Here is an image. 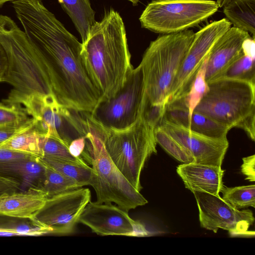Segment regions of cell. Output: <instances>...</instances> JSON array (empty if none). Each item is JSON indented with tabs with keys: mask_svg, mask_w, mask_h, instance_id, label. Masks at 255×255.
<instances>
[{
	"mask_svg": "<svg viewBox=\"0 0 255 255\" xmlns=\"http://www.w3.org/2000/svg\"><path fill=\"white\" fill-rule=\"evenodd\" d=\"M11 3L24 30L14 23L1 39L8 63L4 82L16 93L53 94L68 109L92 113L102 96L86 69L82 43L41 0Z\"/></svg>",
	"mask_w": 255,
	"mask_h": 255,
	"instance_id": "cell-1",
	"label": "cell"
},
{
	"mask_svg": "<svg viewBox=\"0 0 255 255\" xmlns=\"http://www.w3.org/2000/svg\"><path fill=\"white\" fill-rule=\"evenodd\" d=\"M82 44L86 69L102 101L113 97L133 68L125 24L119 13L113 8L105 11Z\"/></svg>",
	"mask_w": 255,
	"mask_h": 255,
	"instance_id": "cell-2",
	"label": "cell"
},
{
	"mask_svg": "<svg viewBox=\"0 0 255 255\" xmlns=\"http://www.w3.org/2000/svg\"><path fill=\"white\" fill-rule=\"evenodd\" d=\"M194 36L192 30L187 29L162 34L150 43L139 64L143 77V110L165 108Z\"/></svg>",
	"mask_w": 255,
	"mask_h": 255,
	"instance_id": "cell-3",
	"label": "cell"
},
{
	"mask_svg": "<svg viewBox=\"0 0 255 255\" xmlns=\"http://www.w3.org/2000/svg\"><path fill=\"white\" fill-rule=\"evenodd\" d=\"M88 126L102 140L111 160L134 187L142 189L140 177L145 162L156 153L155 126L140 112L136 121L128 127L116 129L104 127L85 114Z\"/></svg>",
	"mask_w": 255,
	"mask_h": 255,
	"instance_id": "cell-4",
	"label": "cell"
},
{
	"mask_svg": "<svg viewBox=\"0 0 255 255\" xmlns=\"http://www.w3.org/2000/svg\"><path fill=\"white\" fill-rule=\"evenodd\" d=\"M207 84V91L193 112L231 128L242 129L254 141L255 84L225 78L214 79Z\"/></svg>",
	"mask_w": 255,
	"mask_h": 255,
	"instance_id": "cell-5",
	"label": "cell"
},
{
	"mask_svg": "<svg viewBox=\"0 0 255 255\" xmlns=\"http://www.w3.org/2000/svg\"><path fill=\"white\" fill-rule=\"evenodd\" d=\"M86 135L88 159L92 165L89 185L94 189L99 203H115L128 212L147 203L116 166L107 152L102 140L91 128Z\"/></svg>",
	"mask_w": 255,
	"mask_h": 255,
	"instance_id": "cell-6",
	"label": "cell"
},
{
	"mask_svg": "<svg viewBox=\"0 0 255 255\" xmlns=\"http://www.w3.org/2000/svg\"><path fill=\"white\" fill-rule=\"evenodd\" d=\"M2 102L23 106L34 120V128L39 133L60 138L68 145L76 138L86 136L88 132L84 113L62 106L53 94L9 93Z\"/></svg>",
	"mask_w": 255,
	"mask_h": 255,
	"instance_id": "cell-7",
	"label": "cell"
},
{
	"mask_svg": "<svg viewBox=\"0 0 255 255\" xmlns=\"http://www.w3.org/2000/svg\"><path fill=\"white\" fill-rule=\"evenodd\" d=\"M213 0H154L139 18L142 27L155 33H177L195 26L215 13Z\"/></svg>",
	"mask_w": 255,
	"mask_h": 255,
	"instance_id": "cell-8",
	"label": "cell"
},
{
	"mask_svg": "<svg viewBox=\"0 0 255 255\" xmlns=\"http://www.w3.org/2000/svg\"><path fill=\"white\" fill-rule=\"evenodd\" d=\"M144 89L139 65L128 73L123 87L113 97L102 101L90 117L104 127L121 129L133 124L140 114Z\"/></svg>",
	"mask_w": 255,
	"mask_h": 255,
	"instance_id": "cell-9",
	"label": "cell"
},
{
	"mask_svg": "<svg viewBox=\"0 0 255 255\" xmlns=\"http://www.w3.org/2000/svg\"><path fill=\"white\" fill-rule=\"evenodd\" d=\"M231 25L226 18H223L210 23L195 33L193 42L172 85L167 104L186 95L210 49Z\"/></svg>",
	"mask_w": 255,
	"mask_h": 255,
	"instance_id": "cell-10",
	"label": "cell"
},
{
	"mask_svg": "<svg viewBox=\"0 0 255 255\" xmlns=\"http://www.w3.org/2000/svg\"><path fill=\"white\" fill-rule=\"evenodd\" d=\"M199 210L200 226L217 233L219 229L234 236H252L249 228L255 221L249 209L240 210L224 201L220 196L200 192H193Z\"/></svg>",
	"mask_w": 255,
	"mask_h": 255,
	"instance_id": "cell-11",
	"label": "cell"
},
{
	"mask_svg": "<svg viewBox=\"0 0 255 255\" xmlns=\"http://www.w3.org/2000/svg\"><path fill=\"white\" fill-rule=\"evenodd\" d=\"M91 197L88 188L80 187L47 198L35 219L50 228L51 234H70Z\"/></svg>",
	"mask_w": 255,
	"mask_h": 255,
	"instance_id": "cell-12",
	"label": "cell"
},
{
	"mask_svg": "<svg viewBox=\"0 0 255 255\" xmlns=\"http://www.w3.org/2000/svg\"><path fill=\"white\" fill-rule=\"evenodd\" d=\"M78 222L101 236L143 237L148 234L145 227L131 218L128 212L111 203L90 201Z\"/></svg>",
	"mask_w": 255,
	"mask_h": 255,
	"instance_id": "cell-13",
	"label": "cell"
},
{
	"mask_svg": "<svg viewBox=\"0 0 255 255\" xmlns=\"http://www.w3.org/2000/svg\"><path fill=\"white\" fill-rule=\"evenodd\" d=\"M181 144L194 162L221 167L229 147L226 139L210 137L188 130L163 119L156 126Z\"/></svg>",
	"mask_w": 255,
	"mask_h": 255,
	"instance_id": "cell-14",
	"label": "cell"
},
{
	"mask_svg": "<svg viewBox=\"0 0 255 255\" xmlns=\"http://www.w3.org/2000/svg\"><path fill=\"white\" fill-rule=\"evenodd\" d=\"M249 36L248 32L233 26L218 39L207 55L205 72L207 83L219 78L243 54V41Z\"/></svg>",
	"mask_w": 255,
	"mask_h": 255,
	"instance_id": "cell-15",
	"label": "cell"
},
{
	"mask_svg": "<svg viewBox=\"0 0 255 255\" xmlns=\"http://www.w3.org/2000/svg\"><path fill=\"white\" fill-rule=\"evenodd\" d=\"M162 119L194 132L214 138H227V134L231 129L201 114L195 112L190 114L181 98L165 105Z\"/></svg>",
	"mask_w": 255,
	"mask_h": 255,
	"instance_id": "cell-16",
	"label": "cell"
},
{
	"mask_svg": "<svg viewBox=\"0 0 255 255\" xmlns=\"http://www.w3.org/2000/svg\"><path fill=\"white\" fill-rule=\"evenodd\" d=\"M176 171L185 187L192 193L205 192L220 196L224 186V170L221 167L192 162L178 165Z\"/></svg>",
	"mask_w": 255,
	"mask_h": 255,
	"instance_id": "cell-17",
	"label": "cell"
},
{
	"mask_svg": "<svg viewBox=\"0 0 255 255\" xmlns=\"http://www.w3.org/2000/svg\"><path fill=\"white\" fill-rule=\"evenodd\" d=\"M47 198L46 194L37 189L4 193L0 196V215L34 220Z\"/></svg>",
	"mask_w": 255,
	"mask_h": 255,
	"instance_id": "cell-18",
	"label": "cell"
},
{
	"mask_svg": "<svg viewBox=\"0 0 255 255\" xmlns=\"http://www.w3.org/2000/svg\"><path fill=\"white\" fill-rule=\"evenodd\" d=\"M0 174L18 180L20 191L30 189L42 190L46 177L45 165L39 157H27L0 161Z\"/></svg>",
	"mask_w": 255,
	"mask_h": 255,
	"instance_id": "cell-19",
	"label": "cell"
},
{
	"mask_svg": "<svg viewBox=\"0 0 255 255\" xmlns=\"http://www.w3.org/2000/svg\"><path fill=\"white\" fill-rule=\"evenodd\" d=\"M223 12L234 26L255 35V0H226Z\"/></svg>",
	"mask_w": 255,
	"mask_h": 255,
	"instance_id": "cell-20",
	"label": "cell"
},
{
	"mask_svg": "<svg viewBox=\"0 0 255 255\" xmlns=\"http://www.w3.org/2000/svg\"><path fill=\"white\" fill-rule=\"evenodd\" d=\"M70 17L84 42L95 22V12L90 0H58Z\"/></svg>",
	"mask_w": 255,
	"mask_h": 255,
	"instance_id": "cell-21",
	"label": "cell"
},
{
	"mask_svg": "<svg viewBox=\"0 0 255 255\" xmlns=\"http://www.w3.org/2000/svg\"><path fill=\"white\" fill-rule=\"evenodd\" d=\"M52 230L34 220L0 215V236H37L51 234Z\"/></svg>",
	"mask_w": 255,
	"mask_h": 255,
	"instance_id": "cell-22",
	"label": "cell"
},
{
	"mask_svg": "<svg viewBox=\"0 0 255 255\" xmlns=\"http://www.w3.org/2000/svg\"><path fill=\"white\" fill-rule=\"evenodd\" d=\"M39 135L40 133L35 129L34 120L28 127L0 144V148L41 157L39 144Z\"/></svg>",
	"mask_w": 255,
	"mask_h": 255,
	"instance_id": "cell-23",
	"label": "cell"
},
{
	"mask_svg": "<svg viewBox=\"0 0 255 255\" xmlns=\"http://www.w3.org/2000/svg\"><path fill=\"white\" fill-rule=\"evenodd\" d=\"M40 159L55 170L75 180L81 187L89 185L92 169L87 164L52 158L42 157Z\"/></svg>",
	"mask_w": 255,
	"mask_h": 255,
	"instance_id": "cell-24",
	"label": "cell"
},
{
	"mask_svg": "<svg viewBox=\"0 0 255 255\" xmlns=\"http://www.w3.org/2000/svg\"><path fill=\"white\" fill-rule=\"evenodd\" d=\"M39 144L41 157L56 158L85 164L81 157L72 155L68 149L69 145L60 138L49 135L40 134Z\"/></svg>",
	"mask_w": 255,
	"mask_h": 255,
	"instance_id": "cell-25",
	"label": "cell"
},
{
	"mask_svg": "<svg viewBox=\"0 0 255 255\" xmlns=\"http://www.w3.org/2000/svg\"><path fill=\"white\" fill-rule=\"evenodd\" d=\"M42 162L45 165L46 177L42 190L46 194L47 198L81 187L73 179Z\"/></svg>",
	"mask_w": 255,
	"mask_h": 255,
	"instance_id": "cell-26",
	"label": "cell"
},
{
	"mask_svg": "<svg viewBox=\"0 0 255 255\" xmlns=\"http://www.w3.org/2000/svg\"><path fill=\"white\" fill-rule=\"evenodd\" d=\"M223 200L237 209L255 207V185L225 187L221 192Z\"/></svg>",
	"mask_w": 255,
	"mask_h": 255,
	"instance_id": "cell-27",
	"label": "cell"
},
{
	"mask_svg": "<svg viewBox=\"0 0 255 255\" xmlns=\"http://www.w3.org/2000/svg\"><path fill=\"white\" fill-rule=\"evenodd\" d=\"M255 60L243 53L230 65L219 78L237 79L255 84Z\"/></svg>",
	"mask_w": 255,
	"mask_h": 255,
	"instance_id": "cell-28",
	"label": "cell"
},
{
	"mask_svg": "<svg viewBox=\"0 0 255 255\" xmlns=\"http://www.w3.org/2000/svg\"><path fill=\"white\" fill-rule=\"evenodd\" d=\"M154 134L157 143L176 160L183 163L194 162L186 148L158 127H155Z\"/></svg>",
	"mask_w": 255,
	"mask_h": 255,
	"instance_id": "cell-29",
	"label": "cell"
},
{
	"mask_svg": "<svg viewBox=\"0 0 255 255\" xmlns=\"http://www.w3.org/2000/svg\"><path fill=\"white\" fill-rule=\"evenodd\" d=\"M207 56L204 59L186 95L181 98L190 114H192L208 90L205 80Z\"/></svg>",
	"mask_w": 255,
	"mask_h": 255,
	"instance_id": "cell-30",
	"label": "cell"
},
{
	"mask_svg": "<svg viewBox=\"0 0 255 255\" xmlns=\"http://www.w3.org/2000/svg\"><path fill=\"white\" fill-rule=\"evenodd\" d=\"M30 119L21 105L0 102V127L22 125Z\"/></svg>",
	"mask_w": 255,
	"mask_h": 255,
	"instance_id": "cell-31",
	"label": "cell"
},
{
	"mask_svg": "<svg viewBox=\"0 0 255 255\" xmlns=\"http://www.w3.org/2000/svg\"><path fill=\"white\" fill-rule=\"evenodd\" d=\"M34 120L30 119L25 123L18 126H7L0 127V144L5 142L19 131L30 125Z\"/></svg>",
	"mask_w": 255,
	"mask_h": 255,
	"instance_id": "cell-32",
	"label": "cell"
},
{
	"mask_svg": "<svg viewBox=\"0 0 255 255\" xmlns=\"http://www.w3.org/2000/svg\"><path fill=\"white\" fill-rule=\"evenodd\" d=\"M20 191V183L14 178L0 174V196L5 193Z\"/></svg>",
	"mask_w": 255,
	"mask_h": 255,
	"instance_id": "cell-33",
	"label": "cell"
},
{
	"mask_svg": "<svg viewBox=\"0 0 255 255\" xmlns=\"http://www.w3.org/2000/svg\"><path fill=\"white\" fill-rule=\"evenodd\" d=\"M243 163L241 166L242 173L246 176V179L251 182L255 180V155L253 154L242 159Z\"/></svg>",
	"mask_w": 255,
	"mask_h": 255,
	"instance_id": "cell-34",
	"label": "cell"
},
{
	"mask_svg": "<svg viewBox=\"0 0 255 255\" xmlns=\"http://www.w3.org/2000/svg\"><path fill=\"white\" fill-rule=\"evenodd\" d=\"M86 144V136L80 137L73 140L69 144L68 149L70 154L76 157H81Z\"/></svg>",
	"mask_w": 255,
	"mask_h": 255,
	"instance_id": "cell-35",
	"label": "cell"
},
{
	"mask_svg": "<svg viewBox=\"0 0 255 255\" xmlns=\"http://www.w3.org/2000/svg\"><path fill=\"white\" fill-rule=\"evenodd\" d=\"M31 155L25 153L0 148V161L25 158Z\"/></svg>",
	"mask_w": 255,
	"mask_h": 255,
	"instance_id": "cell-36",
	"label": "cell"
},
{
	"mask_svg": "<svg viewBox=\"0 0 255 255\" xmlns=\"http://www.w3.org/2000/svg\"><path fill=\"white\" fill-rule=\"evenodd\" d=\"M8 58L0 43V82H3L8 69Z\"/></svg>",
	"mask_w": 255,
	"mask_h": 255,
	"instance_id": "cell-37",
	"label": "cell"
},
{
	"mask_svg": "<svg viewBox=\"0 0 255 255\" xmlns=\"http://www.w3.org/2000/svg\"><path fill=\"white\" fill-rule=\"evenodd\" d=\"M242 50L245 55L255 59V38L250 36L245 39L242 44Z\"/></svg>",
	"mask_w": 255,
	"mask_h": 255,
	"instance_id": "cell-38",
	"label": "cell"
},
{
	"mask_svg": "<svg viewBox=\"0 0 255 255\" xmlns=\"http://www.w3.org/2000/svg\"><path fill=\"white\" fill-rule=\"evenodd\" d=\"M16 0H0V8L4 4L8 2H11Z\"/></svg>",
	"mask_w": 255,
	"mask_h": 255,
	"instance_id": "cell-39",
	"label": "cell"
},
{
	"mask_svg": "<svg viewBox=\"0 0 255 255\" xmlns=\"http://www.w3.org/2000/svg\"><path fill=\"white\" fill-rule=\"evenodd\" d=\"M130 1L133 5H137L138 2V0H128Z\"/></svg>",
	"mask_w": 255,
	"mask_h": 255,
	"instance_id": "cell-40",
	"label": "cell"
}]
</instances>
